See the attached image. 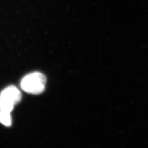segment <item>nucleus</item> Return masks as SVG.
Returning <instances> with one entry per match:
<instances>
[{
	"mask_svg": "<svg viewBox=\"0 0 148 148\" xmlns=\"http://www.w3.org/2000/svg\"><path fill=\"white\" fill-rule=\"evenodd\" d=\"M46 84V76L42 73L35 72L26 75L21 80V86L27 93L38 95L44 91Z\"/></svg>",
	"mask_w": 148,
	"mask_h": 148,
	"instance_id": "f257e3e1",
	"label": "nucleus"
},
{
	"mask_svg": "<svg viewBox=\"0 0 148 148\" xmlns=\"http://www.w3.org/2000/svg\"><path fill=\"white\" fill-rule=\"evenodd\" d=\"M21 99L19 90L13 86L8 87L0 94V111L11 112Z\"/></svg>",
	"mask_w": 148,
	"mask_h": 148,
	"instance_id": "f03ea898",
	"label": "nucleus"
},
{
	"mask_svg": "<svg viewBox=\"0 0 148 148\" xmlns=\"http://www.w3.org/2000/svg\"><path fill=\"white\" fill-rule=\"evenodd\" d=\"M11 112L0 111V122L6 126H10L12 124Z\"/></svg>",
	"mask_w": 148,
	"mask_h": 148,
	"instance_id": "7ed1b4c3",
	"label": "nucleus"
}]
</instances>
